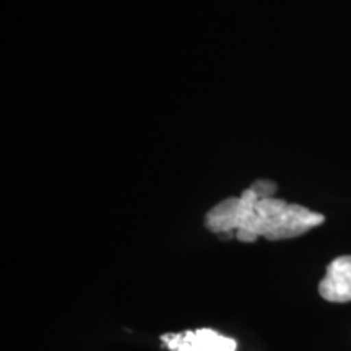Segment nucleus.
<instances>
[{"label": "nucleus", "instance_id": "nucleus-2", "mask_svg": "<svg viewBox=\"0 0 351 351\" xmlns=\"http://www.w3.org/2000/svg\"><path fill=\"white\" fill-rule=\"evenodd\" d=\"M161 341L171 351H236L238 343L231 337L221 335L213 328H199L184 333L163 335Z\"/></svg>", "mask_w": 351, "mask_h": 351}, {"label": "nucleus", "instance_id": "nucleus-1", "mask_svg": "<svg viewBox=\"0 0 351 351\" xmlns=\"http://www.w3.org/2000/svg\"><path fill=\"white\" fill-rule=\"evenodd\" d=\"M324 219L322 213L288 204L283 199H258L249 187L241 197H230L210 208L205 215V226L223 238L256 243L258 238L269 241L298 238L322 225Z\"/></svg>", "mask_w": 351, "mask_h": 351}, {"label": "nucleus", "instance_id": "nucleus-4", "mask_svg": "<svg viewBox=\"0 0 351 351\" xmlns=\"http://www.w3.org/2000/svg\"><path fill=\"white\" fill-rule=\"evenodd\" d=\"M251 189L256 192L258 199H267V197H275L276 192V184L274 181H269V179H261V181H256L251 186Z\"/></svg>", "mask_w": 351, "mask_h": 351}, {"label": "nucleus", "instance_id": "nucleus-3", "mask_svg": "<svg viewBox=\"0 0 351 351\" xmlns=\"http://www.w3.org/2000/svg\"><path fill=\"white\" fill-rule=\"evenodd\" d=\"M319 295L328 302L351 301V256H340L328 263L319 283Z\"/></svg>", "mask_w": 351, "mask_h": 351}]
</instances>
